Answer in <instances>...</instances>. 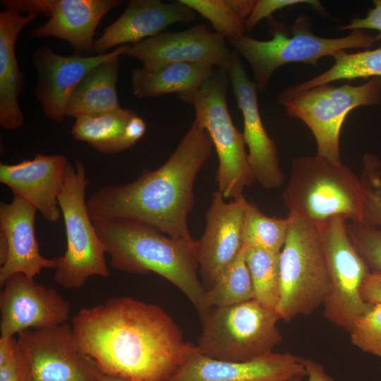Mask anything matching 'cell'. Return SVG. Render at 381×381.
<instances>
[{
	"label": "cell",
	"instance_id": "1",
	"mask_svg": "<svg viewBox=\"0 0 381 381\" xmlns=\"http://www.w3.org/2000/svg\"><path fill=\"white\" fill-rule=\"evenodd\" d=\"M72 327L105 375L128 381H169L190 344L162 307L129 296L80 309Z\"/></svg>",
	"mask_w": 381,
	"mask_h": 381
},
{
	"label": "cell",
	"instance_id": "2",
	"mask_svg": "<svg viewBox=\"0 0 381 381\" xmlns=\"http://www.w3.org/2000/svg\"><path fill=\"white\" fill-rule=\"evenodd\" d=\"M213 147L208 132L195 119L162 166L144 169L133 182L108 185L94 192L86 200L91 219H129L170 237L195 242L187 222L195 205L193 185Z\"/></svg>",
	"mask_w": 381,
	"mask_h": 381
},
{
	"label": "cell",
	"instance_id": "3",
	"mask_svg": "<svg viewBox=\"0 0 381 381\" xmlns=\"http://www.w3.org/2000/svg\"><path fill=\"white\" fill-rule=\"evenodd\" d=\"M92 222L114 269L159 274L186 296L200 317L202 315L205 289L198 277L196 241L167 236L152 226L129 219H97Z\"/></svg>",
	"mask_w": 381,
	"mask_h": 381
},
{
	"label": "cell",
	"instance_id": "4",
	"mask_svg": "<svg viewBox=\"0 0 381 381\" xmlns=\"http://www.w3.org/2000/svg\"><path fill=\"white\" fill-rule=\"evenodd\" d=\"M282 198L289 214L315 224L337 216L362 221L360 178L341 161L317 154L294 159Z\"/></svg>",
	"mask_w": 381,
	"mask_h": 381
},
{
	"label": "cell",
	"instance_id": "5",
	"mask_svg": "<svg viewBox=\"0 0 381 381\" xmlns=\"http://www.w3.org/2000/svg\"><path fill=\"white\" fill-rule=\"evenodd\" d=\"M270 22L272 39L258 40L247 35L229 40L235 51L250 65L258 90L265 92L274 72L288 64L299 62L316 66L324 56L348 49H370L377 41L375 35L357 30L336 38L313 32L310 17L301 14L288 30L272 18Z\"/></svg>",
	"mask_w": 381,
	"mask_h": 381
},
{
	"label": "cell",
	"instance_id": "6",
	"mask_svg": "<svg viewBox=\"0 0 381 381\" xmlns=\"http://www.w3.org/2000/svg\"><path fill=\"white\" fill-rule=\"evenodd\" d=\"M290 225L279 257L280 288L277 313L289 322L311 314L329 294L325 258L315 224L289 214Z\"/></svg>",
	"mask_w": 381,
	"mask_h": 381
},
{
	"label": "cell",
	"instance_id": "7",
	"mask_svg": "<svg viewBox=\"0 0 381 381\" xmlns=\"http://www.w3.org/2000/svg\"><path fill=\"white\" fill-rule=\"evenodd\" d=\"M229 78L226 71L216 68L196 90L179 95L191 104L195 117L208 132L216 150L219 165L216 174L218 190L226 200H238L255 178L249 166L243 133L234 126L226 102Z\"/></svg>",
	"mask_w": 381,
	"mask_h": 381
},
{
	"label": "cell",
	"instance_id": "8",
	"mask_svg": "<svg viewBox=\"0 0 381 381\" xmlns=\"http://www.w3.org/2000/svg\"><path fill=\"white\" fill-rule=\"evenodd\" d=\"M195 345L202 355L221 361H246L272 353L282 341L277 312L255 299L209 309L201 318Z\"/></svg>",
	"mask_w": 381,
	"mask_h": 381
},
{
	"label": "cell",
	"instance_id": "9",
	"mask_svg": "<svg viewBox=\"0 0 381 381\" xmlns=\"http://www.w3.org/2000/svg\"><path fill=\"white\" fill-rule=\"evenodd\" d=\"M89 185L83 163L68 162L58 197L66 234V249L58 258L54 280L66 289L82 288L92 276L108 277L105 247L88 213L85 191Z\"/></svg>",
	"mask_w": 381,
	"mask_h": 381
},
{
	"label": "cell",
	"instance_id": "10",
	"mask_svg": "<svg viewBox=\"0 0 381 381\" xmlns=\"http://www.w3.org/2000/svg\"><path fill=\"white\" fill-rule=\"evenodd\" d=\"M346 222L345 217L337 216L316 226L329 278L324 316L350 333L358 320L373 305L361 296V286L371 270L353 244Z\"/></svg>",
	"mask_w": 381,
	"mask_h": 381
},
{
	"label": "cell",
	"instance_id": "11",
	"mask_svg": "<svg viewBox=\"0 0 381 381\" xmlns=\"http://www.w3.org/2000/svg\"><path fill=\"white\" fill-rule=\"evenodd\" d=\"M289 117L301 120L311 131L317 155L341 161L339 138L349 112L358 107L381 104V77L353 85L325 84L300 92L280 104Z\"/></svg>",
	"mask_w": 381,
	"mask_h": 381
},
{
	"label": "cell",
	"instance_id": "12",
	"mask_svg": "<svg viewBox=\"0 0 381 381\" xmlns=\"http://www.w3.org/2000/svg\"><path fill=\"white\" fill-rule=\"evenodd\" d=\"M32 368V381H103L105 375L81 349L67 322L17 335Z\"/></svg>",
	"mask_w": 381,
	"mask_h": 381
},
{
	"label": "cell",
	"instance_id": "13",
	"mask_svg": "<svg viewBox=\"0 0 381 381\" xmlns=\"http://www.w3.org/2000/svg\"><path fill=\"white\" fill-rule=\"evenodd\" d=\"M0 294L1 337L27 329L53 327L66 322L71 303L52 287L22 273L11 276Z\"/></svg>",
	"mask_w": 381,
	"mask_h": 381
},
{
	"label": "cell",
	"instance_id": "14",
	"mask_svg": "<svg viewBox=\"0 0 381 381\" xmlns=\"http://www.w3.org/2000/svg\"><path fill=\"white\" fill-rule=\"evenodd\" d=\"M226 72L243 115V135L255 180L267 190L279 188L284 183L285 177L279 166L277 147L267 134L260 117L258 86L248 77L241 56L236 51L233 52Z\"/></svg>",
	"mask_w": 381,
	"mask_h": 381
},
{
	"label": "cell",
	"instance_id": "15",
	"mask_svg": "<svg viewBox=\"0 0 381 381\" xmlns=\"http://www.w3.org/2000/svg\"><path fill=\"white\" fill-rule=\"evenodd\" d=\"M232 54L222 35L200 23L181 32L164 31L131 45L126 55L149 70L174 63H200L226 71Z\"/></svg>",
	"mask_w": 381,
	"mask_h": 381
},
{
	"label": "cell",
	"instance_id": "16",
	"mask_svg": "<svg viewBox=\"0 0 381 381\" xmlns=\"http://www.w3.org/2000/svg\"><path fill=\"white\" fill-rule=\"evenodd\" d=\"M307 377L305 358L270 353L246 361H221L190 343L185 361L169 381H295Z\"/></svg>",
	"mask_w": 381,
	"mask_h": 381
},
{
	"label": "cell",
	"instance_id": "17",
	"mask_svg": "<svg viewBox=\"0 0 381 381\" xmlns=\"http://www.w3.org/2000/svg\"><path fill=\"white\" fill-rule=\"evenodd\" d=\"M132 44L116 47L109 53L89 56H64L49 47L38 49L33 54L37 72L35 95L45 116L62 123L70 97L79 82L92 68L117 55L126 54Z\"/></svg>",
	"mask_w": 381,
	"mask_h": 381
},
{
	"label": "cell",
	"instance_id": "18",
	"mask_svg": "<svg viewBox=\"0 0 381 381\" xmlns=\"http://www.w3.org/2000/svg\"><path fill=\"white\" fill-rule=\"evenodd\" d=\"M242 197L226 202L217 190L206 214L202 236L196 241L199 272L205 291L236 258L243 248Z\"/></svg>",
	"mask_w": 381,
	"mask_h": 381
},
{
	"label": "cell",
	"instance_id": "19",
	"mask_svg": "<svg viewBox=\"0 0 381 381\" xmlns=\"http://www.w3.org/2000/svg\"><path fill=\"white\" fill-rule=\"evenodd\" d=\"M37 212L16 195L9 203H0L1 286L15 274L35 278L42 270L57 267L58 258L49 259L40 254L35 232Z\"/></svg>",
	"mask_w": 381,
	"mask_h": 381
},
{
	"label": "cell",
	"instance_id": "20",
	"mask_svg": "<svg viewBox=\"0 0 381 381\" xmlns=\"http://www.w3.org/2000/svg\"><path fill=\"white\" fill-rule=\"evenodd\" d=\"M69 162L64 155L36 154L32 159L14 164H0V181L13 195L20 197L50 222H57L61 211L58 197Z\"/></svg>",
	"mask_w": 381,
	"mask_h": 381
},
{
	"label": "cell",
	"instance_id": "21",
	"mask_svg": "<svg viewBox=\"0 0 381 381\" xmlns=\"http://www.w3.org/2000/svg\"><path fill=\"white\" fill-rule=\"evenodd\" d=\"M195 12L179 0L165 3L159 0H131L123 13L95 40L96 55L106 54L114 47L135 44L158 35L176 23H191Z\"/></svg>",
	"mask_w": 381,
	"mask_h": 381
},
{
	"label": "cell",
	"instance_id": "22",
	"mask_svg": "<svg viewBox=\"0 0 381 381\" xmlns=\"http://www.w3.org/2000/svg\"><path fill=\"white\" fill-rule=\"evenodd\" d=\"M122 3L119 0H49V20L33 29L31 35L64 40L75 54L92 56L97 25L106 14Z\"/></svg>",
	"mask_w": 381,
	"mask_h": 381
},
{
	"label": "cell",
	"instance_id": "23",
	"mask_svg": "<svg viewBox=\"0 0 381 381\" xmlns=\"http://www.w3.org/2000/svg\"><path fill=\"white\" fill-rule=\"evenodd\" d=\"M25 13L12 8L0 13V125L7 130H17L25 121L18 104L25 79L18 66L15 44L22 29L40 15Z\"/></svg>",
	"mask_w": 381,
	"mask_h": 381
},
{
	"label": "cell",
	"instance_id": "24",
	"mask_svg": "<svg viewBox=\"0 0 381 381\" xmlns=\"http://www.w3.org/2000/svg\"><path fill=\"white\" fill-rule=\"evenodd\" d=\"M121 56L102 62L85 75L68 99L66 116L75 119L121 107L117 94Z\"/></svg>",
	"mask_w": 381,
	"mask_h": 381
},
{
	"label": "cell",
	"instance_id": "25",
	"mask_svg": "<svg viewBox=\"0 0 381 381\" xmlns=\"http://www.w3.org/2000/svg\"><path fill=\"white\" fill-rule=\"evenodd\" d=\"M214 67L200 63H174L149 70L132 71V91L138 98L176 93L189 94L198 90L212 75Z\"/></svg>",
	"mask_w": 381,
	"mask_h": 381
},
{
	"label": "cell",
	"instance_id": "26",
	"mask_svg": "<svg viewBox=\"0 0 381 381\" xmlns=\"http://www.w3.org/2000/svg\"><path fill=\"white\" fill-rule=\"evenodd\" d=\"M332 57L334 63L331 68L308 80L284 89L277 97L278 103L303 91L337 80L381 77V47L355 53L341 50Z\"/></svg>",
	"mask_w": 381,
	"mask_h": 381
},
{
	"label": "cell",
	"instance_id": "27",
	"mask_svg": "<svg viewBox=\"0 0 381 381\" xmlns=\"http://www.w3.org/2000/svg\"><path fill=\"white\" fill-rule=\"evenodd\" d=\"M136 114L120 107L117 109L75 119L71 133L99 152L115 154L127 150L124 133L129 120Z\"/></svg>",
	"mask_w": 381,
	"mask_h": 381
},
{
	"label": "cell",
	"instance_id": "28",
	"mask_svg": "<svg viewBox=\"0 0 381 381\" xmlns=\"http://www.w3.org/2000/svg\"><path fill=\"white\" fill-rule=\"evenodd\" d=\"M252 299H255L254 289L243 248L214 284L205 291L203 313L200 318L210 308L231 306Z\"/></svg>",
	"mask_w": 381,
	"mask_h": 381
},
{
	"label": "cell",
	"instance_id": "29",
	"mask_svg": "<svg viewBox=\"0 0 381 381\" xmlns=\"http://www.w3.org/2000/svg\"><path fill=\"white\" fill-rule=\"evenodd\" d=\"M243 208V247L280 253L287 237L290 217H268L246 200Z\"/></svg>",
	"mask_w": 381,
	"mask_h": 381
},
{
	"label": "cell",
	"instance_id": "30",
	"mask_svg": "<svg viewBox=\"0 0 381 381\" xmlns=\"http://www.w3.org/2000/svg\"><path fill=\"white\" fill-rule=\"evenodd\" d=\"M255 299L270 310L277 312L279 301L280 253L243 247Z\"/></svg>",
	"mask_w": 381,
	"mask_h": 381
},
{
	"label": "cell",
	"instance_id": "31",
	"mask_svg": "<svg viewBox=\"0 0 381 381\" xmlns=\"http://www.w3.org/2000/svg\"><path fill=\"white\" fill-rule=\"evenodd\" d=\"M210 22L215 32L229 40L245 35L246 20L236 15L224 0H179Z\"/></svg>",
	"mask_w": 381,
	"mask_h": 381
},
{
	"label": "cell",
	"instance_id": "32",
	"mask_svg": "<svg viewBox=\"0 0 381 381\" xmlns=\"http://www.w3.org/2000/svg\"><path fill=\"white\" fill-rule=\"evenodd\" d=\"M360 179L363 195L361 222L381 228V160L375 155L363 156Z\"/></svg>",
	"mask_w": 381,
	"mask_h": 381
},
{
	"label": "cell",
	"instance_id": "33",
	"mask_svg": "<svg viewBox=\"0 0 381 381\" xmlns=\"http://www.w3.org/2000/svg\"><path fill=\"white\" fill-rule=\"evenodd\" d=\"M349 334L355 346L381 358V304L373 305L358 320Z\"/></svg>",
	"mask_w": 381,
	"mask_h": 381
},
{
	"label": "cell",
	"instance_id": "34",
	"mask_svg": "<svg viewBox=\"0 0 381 381\" xmlns=\"http://www.w3.org/2000/svg\"><path fill=\"white\" fill-rule=\"evenodd\" d=\"M347 230L370 270L381 274V228L361 222H350Z\"/></svg>",
	"mask_w": 381,
	"mask_h": 381
},
{
	"label": "cell",
	"instance_id": "35",
	"mask_svg": "<svg viewBox=\"0 0 381 381\" xmlns=\"http://www.w3.org/2000/svg\"><path fill=\"white\" fill-rule=\"evenodd\" d=\"M309 4L320 12H325L318 1L311 0H258L255 7L246 20V30H252L263 18H269L277 10L296 4Z\"/></svg>",
	"mask_w": 381,
	"mask_h": 381
},
{
	"label": "cell",
	"instance_id": "36",
	"mask_svg": "<svg viewBox=\"0 0 381 381\" xmlns=\"http://www.w3.org/2000/svg\"><path fill=\"white\" fill-rule=\"evenodd\" d=\"M0 381H32L30 360L18 341L13 357L0 365Z\"/></svg>",
	"mask_w": 381,
	"mask_h": 381
},
{
	"label": "cell",
	"instance_id": "37",
	"mask_svg": "<svg viewBox=\"0 0 381 381\" xmlns=\"http://www.w3.org/2000/svg\"><path fill=\"white\" fill-rule=\"evenodd\" d=\"M374 6L369 9L363 18H355L351 22L337 28L339 31L373 30L378 31L377 40H381V0H374Z\"/></svg>",
	"mask_w": 381,
	"mask_h": 381
},
{
	"label": "cell",
	"instance_id": "38",
	"mask_svg": "<svg viewBox=\"0 0 381 381\" xmlns=\"http://www.w3.org/2000/svg\"><path fill=\"white\" fill-rule=\"evenodd\" d=\"M361 294L366 303L381 304V274L371 271L363 283Z\"/></svg>",
	"mask_w": 381,
	"mask_h": 381
},
{
	"label": "cell",
	"instance_id": "39",
	"mask_svg": "<svg viewBox=\"0 0 381 381\" xmlns=\"http://www.w3.org/2000/svg\"><path fill=\"white\" fill-rule=\"evenodd\" d=\"M305 365L308 381H334L333 378L319 363L310 358H305ZM295 381H302V380Z\"/></svg>",
	"mask_w": 381,
	"mask_h": 381
},
{
	"label": "cell",
	"instance_id": "40",
	"mask_svg": "<svg viewBox=\"0 0 381 381\" xmlns=\"http://www.w3.org/2000/svg\"><path fill=\"white\" fill-rule=\"evenodd\" d=\"M226 5L240 18L246 20L251 14L255 0H224Z\"/></svg>",
	"mask_w": 381,
	"mask_h": 381
},
{
	"label": "cell",
	"instance_id": "41",
	"mask_svg": "<svg viewBox=\"0 0 381 381\" xmlns=\"http://www.w3.org/2000/svg\"><path fill=\"white\" fill-rule=\"evenodd\" d=\"M103 381H128V380H123V379L115 378V377H112L105 375L104 377Z\"/></svg>",
	"mask_w": 381,
	"mask_h": 381
}]
</instances>
